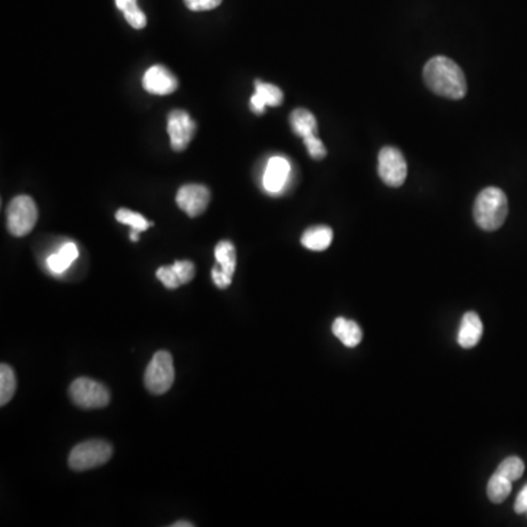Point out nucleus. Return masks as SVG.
<instances>
[{"label":"nucleus","mask_w":527,"mask_h":527,"mask_svg":"<svg viewBox=\"0 0 527 527\" xmlns=\"http://www.w3.org/2000/svg\"><path fill=\"white\" fill-rule=\"evenodd\" d=\"M423 80L437 96L450 100H460L468 92L465 72L454 60L445 56H437L428 60L423 67Z\"/></svg>","instance_id":"nucleus-1"},{"label":"nucleus","mask_w":527,"mask_h":527,"mask_svg":"<svg viewBox=\"0 0 527 527\" xmlns=\"http://www.w3.org/2000/svg\"><path fill=\"white\" fill-rule=\"evenodd\" d=\"M508 200L499 188H485L473 205V217L482 231L494 232L506 222Z\"/></svg>","instance_id":"nucleus-2"},{"label":"nucleus","mask_w":527,"mask_h":527,"mask_svg":"<svg viewBox=\"0 0 527 527\" xmlns=\"http://www.w3.org/2000/svg\"><path fill=\"white\" fill-rule=\"evenodd\" d=\"M114 456V447L103 439H90L72 448L67 463L75 472H84L90 468L106 465Z\"/></svg>","instance_id":"nucleus-3"},{"label":"nucleus","mask_w":527,"mask_h":527,"mask_svg":"<svg viewBox=\"0 0 527 527\" xmlns=\"http://www.w3.org/2000/svg\"><path fill=\"white\" fill-rule=\"evenodd\" d=\"M38 220L37 205L28 195H18L9 202L6 211V224L9 233L22 238L33 232Z\"/></svg>","instance_id":"nucleus-4"},{"label":"nucleus","mask_w":527,"mask_h":527,"mask_svg":"<svg viewBox=\"0 0 527 527\" xmlns=\"http://www.w3.org/2000/svg\"><path fill=\"white\" fill-rule=\"evenodd\" d=\"M175 382V366L173 358L169 351L160 350L153 356L146 366L144 384L151 394L161 396L172 389Z\"/></svg>","instance_id":"nucleus-5"},{"label":"nucleus","mask_w":527,"mask_h":527,"mask_svg":"<svg viewBox=\"0 0 527 527\" xmlns=\"http://www.w3.org/2000/svg\"><path fill=\"white\" fill-rule=\"evenodd\" d=\"M69 397L81 409H103L110 402L109 389L91 378H78L69 387Z\"/></svg>","instance_id":"nucleus-6"},{"label":"nucleus","mask_w":527,"mask_h":527,"mask_svg":"<svg viewBox=\"0 0 527 527\" xmlns=\"http://www.w3.org/2000/svg\"><path fill=\"white\" fill-rule=\"evenodd\" d=\"M378 175L385 185L398 188L407 177V163L394 146H384L378 155Z\"/></svg>","instance_id":"nucleus-7"},{"label":"nucleus","mask_w":527,"mask_h":527,"mask_svg":"<svg viewBox=\"0 0 527 527\" xmlns=\"http://www.w3.org/2000/svg\"><path fill=\"white\" fill-rule=\"evenodd\" d=\"M197 125L185 110H172L168 116V134L175 151H185L195 137Z\"/></svg>","instance_id":"nucleus-8"},{"label":"nucleus","mask_w":527,"mask_h":527,"mask_svg":"<svg viewBox=\"0 0 527 527\" xmlns=\"http://www.w3.org/2000/svg\"><path fill=\"white\" fill-rule=\"evenodd\" d=\"M209 200V189L198 184L185 185L176 195V204L191 218L200 217L205 213V209L208 208Z\"/></svg>","instance_id":"nucleus-9"},{"label":"nucleus","mask_w":527,"mask_h":527,"mask_svg":"<svg viewBox=\"0 0 527 527\" xmlns=\"http://www.w3.org/2000/svg\"><path fill=\"white\" fill-rule=\"evenodd\" d=\"M290 172L292 168H290L289 160L285 157L274 155L268 160L267 168L263 175V186L265 193L270 195H280L289 182Z\"/></svg>","instance_id":"nucleus-10"},{"label":"nucleus","mask_w":527,"mask_h":527,"mask_svg":"<svg viewBox=\"0 0 527 527\" xmlns=\"http://www.w3.org/2000/svg\"><path fill=\"white\" fill-rule=\"evenodd\" d=\"M143 87L154 96H169L177 90L179 83L172 71L161 65H154L144 74Z\"/></svg>","instance_id":"nucleus-11"},{"label":"nucleus","mask_w":527,"mask_h":527,"mask_svg":"<svg viewBox=\"0 0 527 527\" xmlns=\"http://www.w3.org/2000/svg\"><path fill=\"white\" fill-rule=\"evenodd\" d=\"M283 91L277 85L256 81V94L251 97V110L254 114H265V107H277L283 103Z\"/></svg>","instance_id":"nucleus-12"},{"label":"nucleus","mask_w":527,"mask_h":527,"mask_svg":"<svg viewBox=\"0 0 527 527\" xmlns=\"http://www.w3.org/2000/svg\"><path fill=\"white\" fill-rule=\"evenodd\" d=\"M484 326L476 312H468L461 319L460 330L457 335V342L461 348L472 349L481 342Z\"/></svg>","instance_id":"nucleus-13"},{"label":"nucleus","mask_w":527,"mask_h":527,"mask_svg":"<svg viewBox=\"0 0 527 527\" xmlns=\"http://www.w3.org/2000/svg\"><path fill=\"white\" fill-rule=\"evenodd\" d=\"M80 256V251L74 242H67L59 249L56 254H51L47 258V267L51 272L55 274H62L67 271V268L71 267L72 263Z\"/></svg>","instance_id":"nucleus-14"},{"label":"nucleus","mask_w":527,"mask_h":527,"mask_svg":"<svg viewBox=\"0 0 527 527\" xmlns=\"http://www.w3.org/2000/svg\"><path fill=\"white\" fill-rule=\"evenodd\" d=\"M301 242L310 251H326L333 242V231L328 226L310 227L302 234Z\"/></svg>","instance_id":"nucleus-15"},{"label":"nucleus","mask_w":527,"mask_h":527,"mask_svg":"<svg viewBox=\"0 0 527 527\" xmlns=\"http://www.w3.org/2000/svg\"><path fill=\"white\" fill-rule=\"evenodd\" d=\"M333 333L348 348H356L362 342V330L355 321L340 319L333 322Z\"/></svg>","instance_id":"nucleus-16"},{"label":"nucleus","mask_w":527,"mask_h":527,"mask_svg":"<svg viewBox=\"0 0 527 527\" xmlns=\"http://www.w3.org/2000/svg\"><path fill=\"white\" fill-rule=\"evenodd\" d=\"M290 125H292L293 132L297 137H302V138H306L311 135H317V132H319L317 119H315L314 114H311L310 110H293L292 114H290Z\"/></svg>","instance_id":"nucleus-17"},{"label":"nucleus","mask_w":527,"mask_h":527,"mask_svg":"<svg viewBox=\"0 0 527 527\" xmlns=\"http://www.w3.org/2000/svg\"><path fill=\"white\" fill-rule=\"evenodd\" d=\"M214 256L217 260L218 267L222 271L226 272L227 276L233 279L234 270H236V249L231 240H222L216 245Z\"/></svg>","instance_id":"nucleus-18"},{"label":"nucleus","mask_w":527,"mask_h":527,"mask_svg":"<svg viewBox=\"0 0 527 527\" xmlns=\"http://www.w3.org/2000/svg\"><path fill=\"white\" fill-rule=\"evenodd\" d=\"M511 490H513V482L507 479V477L501 476V475H498V473H494L491 476L490 482H488V486H486V494L494 504H501L511 494Z\"/></svg>","instance_id":"nucleus-19"},{"label":"nucleus","mask_w":527,"mask_h":527,"mask_svg":"<svg viewBox=\"0 0 527 527\" xmlns=\"http://www.w3.org/2000/svg\"><path fill=\"white\" fill-rule=\"evenodd\" d=\"M119 11L125 15L126 21L135 29H143L146 26V13L138 8L137 0H114Z\"/></svg>","instance_id":"nucleus-20"},{"label":"nucleus","mask_w":527,"mask_h":527,"mask_svg":"<svg viewBox=\"0 0 527 527\" xmlns=\"http://www.w3.org/2000/svg\"><path fill=\"white\" fill-rule=\"evenodd\" d=\"M17 391V377L9 365L0 366V406H6Z\"/></svg>","instance_id":"nucleus-21"},{"label":"nucleus","mask_w":527,"mask_h":527,"mask_svg":"<svg viewBox=\"0 0 527 527\" xmlns=\"http://www.w3.org/2000/svg\"><path fill=\"white\" fill-rule=\"evenodd\" d=\"M524 468H526V466L519 457H507L506 460L499 463L495 473L510 479L511 482H515L519 481L520 477L523 476Z\"/></svg>","instance_id":"nucleus-22"},{"label":"nucleus","mask_w":527,"mask_h":527,"mask_svg":"<svg viewBox=\"0 0 527 527\" xmlns=\"http://www.w3.org/2000/svg\"><path fill=\"white\" fill-rule=\"evenodd\" d=\"M116 220L122 224L130 226L132 231L146 232L148 227H151V222H146L144 216L128 208L117 209Z\"/></svg>","instance_id":"nucleus-23"},{"label":"nucleus","mask_w":527,"mask_h":527,"mask_svg":"<svg viewBox=\"0 0 527 527\" xmlns=\"http://www.w3.org/2000/svg\"><path fill=\"white\" fill-rule=\"evenodd\" d=\"M155 276H157V279L163 283L166 289L175 290L177 289L179 286H182L173 265L160 267L159 270H157V272H155Z\"/></svg>","instance_id":"nucleus-24"},{"label":"nucleus","mask_w":527,"mask_h":527,"mask_svg":"<svg viewBox=\"0 0 527 527\" xmlns=\"http://www.w3.org/2000/svg\"><path fill=\"white\" fill-rule=\"evenodd\" d=\"M172 265L182 285H188L193 280V277H195V265H193V263H191V261H176Z\"/></svg>","instance_id":"nucleus-25"},{"label":"nucleus","mask_w":527,"mask_h":527,"mask_svg":"<svg viewBox=\"0 0 527 527\" xmlns=\"http://www.w3.org/2000/svg\"><path fill=\"white\" fill-rule=\"evenodd\" d=\"M303 143H305L306 150H308V153H310V155L311 157H312V159H326V146L322 144L321 139H319V137H317V135H311V137H306V138H303Z\"/></svg>","instance_id":"nucleus-26"},{"label":"nucleus","mask_w":527,"mask_h":527,"mask_svg":"<svg viewBox=\"0 0 527 527\" xmlns=\"http://www.w3.org/2000/svg\"><path fill=\"white\" fill-rule=\"evenodd\" d=\"M185 4L193 12H201V11H211L222 4V0H184Z\"/></svg>","instance_id":"nucleus-27"},{"label":"nucleus","mask_w":527,"mask_h":527,"mask_svg":"<svg viewBox=\"0 0 527 527\" xmlns=\"http://www.w3.org/2000/svg\"><path fill=\"white\" fill-rule=\"evenodd\" d=\"M211 276H213L214 285L217 286L218 289H226L232 285V277L222 271V268L218 267V265L213 268Z\"/></svg>","instance_id":"nucleus-28"},{"label":"nucleus","mask_w":527,"mask_h":527,"mask_svg":"<svg viewBox=\"0 0 527 527\" xmlns=\"http://www.w3.org/2000/svg\"><path fill=\"white\" fill-rule=\"evenodd\" d=\"M515 511L517 515H523L527 513V484L523 486V490L520 491L515 499Z\"/></svg>","instance_id":"nucleus-29"},{"label":"nucleus","mask_w":527,"mask_h":527,"mask_svg":"<svg viewBox=\"0 0 527 527\" xmlns=\"http://www.w3.org/2000/svg\"><path fill=\"white\" fill-rule=\"evenodd\" d=\"M139 233H141V232H138V231L130 232V240H132V242H138Z\"/></svg>","instance_id":"nucleus-30"},{"label":"nucleus","mask_w":527,"mask_h":527,"mask_svg":"<svg viewBox=\"0 0 527 527\" xmlns=\"http://www.w3.org/2000/svg\"><path fill=\"white\" fill-rule=\"evenodd\" d=\"M173 527H193V523L191 522H177V523H173Z\"/></svg>","instance_id":"nucleus-31"}]
</instances>
